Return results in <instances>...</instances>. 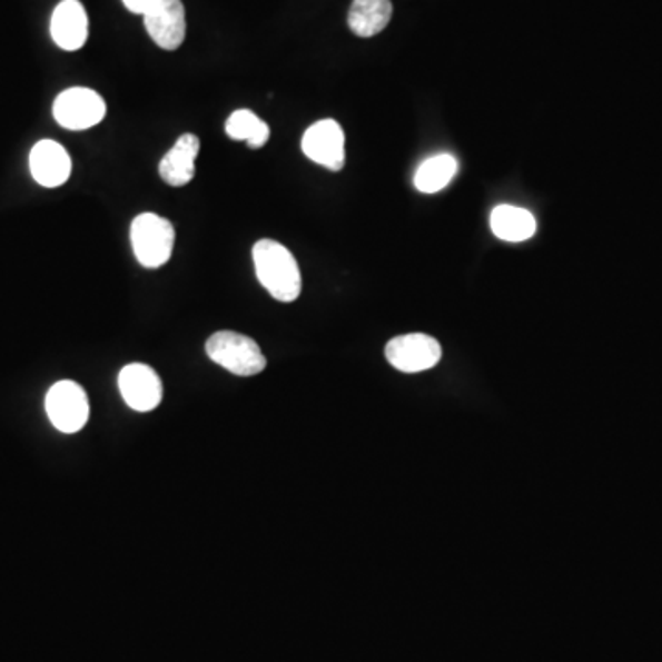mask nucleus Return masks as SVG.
Masks as SVG:
<instances>
[{"mask_svg": "<svg viewBox=\"0 0 662 662\" xmlns=\"http://www.w3.org/2000/svg\"><path fill=\"white\" fill-rule=\"evenodd\" d=\"M45 407L53 427L67 435L78 433L89 422V397L81 385L69 379L56 383L48 391Z\"/></svg>", "mask_w": 662, "mask_h": 662, "instance_id": "nucleus-4", "label": "nucleus"}, {"mask_svg": "<svg viewBox=\"0 0 662 662\" xmlns=\"http://www.w3.org/2000/svg\"><path fill=\"white\" fill-rule=\"evenodd\" d=\"M492 230L498 239L510 244H521L535 234V219L528 210L512 205H501L495 208L490 218Z\"/></svg>", "mask_w": 662, "mask_h": 662, "instance_id": "nucleus-14", "label": "nucleus"}, {"mask_svg": "<svg viewBox=\"0 0 662 662\" xmlns=\"http://www.w3.org/2000/svg\"><path fill=\"white\" fill-rule=\"evenodd\" d=\"M199 149H201V140L191 132H186L174 144V148L162 157L159 165V174L166 185L180 188L194 180Z\"/></svg>", "mask_w": 662, "mask_h": 662, "instance_id": "nucleus-12", "label": "nucleus"}, {"mask_svg": "<svg viewBox=\"0 0 662 662\" xmlns=\"http://www.w3.org/2000/svg\"><path fill=\"white\" fill-rule=\"evenodd\" d=\"M30 171L45 188H58L69 180L72 160L67 149L53 140H41L30 154Z\"/></svg>", "mask_w": 662, "mask_h": 662, "instance_id": "nucleus-11", "label": "nucleus"}, {"mask_svg": "<svg viewBox=\"0 0 662 662\" xmlns=\"http://www.w3.org/2000/svg\"><path fill=\"white\" fill-rule=\"evenodd\" d=\"M50 33L53 43L67 52L80 50L89 39V17L80 0H61L52 13Z\"/></svg>", "mask_w": 662, "mask_h": 662, "instance_id": "nucleus-10", "label": "nucleus"}, {"mask_svg": "<svg viewBox=\"0 0 662 662\" xmlns=\"http://www.w3.org/2000/svg\"><path fill=\"white\" fill-rule=\"evenodd\" d=\"M132 253L146 269L168 264L176 245V228L157 214L144 213L131 223Z\"/></svg>", "mask_w": 662, "mask_h": 662, "instance_id": "nucleus-2", "label": "nucleus"}, {"mask_svg": "<svg viewBox=\"0 0 662 662\" xmlns=\"http://www.w3.org/2000/svg\"><path fill=\"white\" fill-rule=\"evenodd\" d=\"M385 355L396 370L418 374V372L431 370L441 363L442 346L431 335H399L388 343Z\"/></svg>", "mask_w": 662, "mask_h": 662, "instance_id": "nucleus-6", "label": "nucleus"}, {"mask_svg": "<svg viewBox=\"0 0 662 662\" xmlns=\"http://www.w3.org/2000/svg\"><path fill=\"white\" fill-rule=\"evenodd\" d=\"M149 38L162 50H177L185 43L186 13L180 0H155L144 13Z\"/></svg>", "mask_w": 662, "mask_h": 662, "instance_id": "nucleus-9", "label": "nucleus"}, {"mask_svg": "<svg viewBox=\"0 0 662 662\" xmlns=\"http://www.w3.org/2000/svg\"><path fill=\"white\" fill-rule=\"evenodd\" d=\"M393 19L391 0H354L348 13V27L359 38H374Z\"/></svg>", "mask_w": 662, "mask_h": 662, "instance_id": "nucleus-13", "label": "nucleus"}, {"mask_svg": "<svg viewBox=\"0 0 662 662\" xmlns=\"http://www.w3.org/2000/svg\"><path fill=\"white\" fill-rule=\"evenodd\" d=\"M106 101L96 90L72 87L61 92L53 101V118L61 128L86 131L106 118Z\"/></svg>", "mask_w": 662, "mask_h": 662, "instance_id": "nucleus-5", "label": "nucleus"}, {"mask_svg": "<svg viewBox=\"0 0 662 662\" xmlns=\"http://www.w3.org/2000/svg\"><path fill=\"white\" fill-rule=\"evenodd\" d=\"M207 354L216 365L234 376L250 377L267 366L264 352L255 339L236 332H218L207 340Z\"/></svg>", "mask_w": 662, "mask_h": 662, "instance_id": "nucleus-3", "label": "nucleus"}, {"mask_svg": "<svg viewBox=\"0 0 662 662\" xmlns=\"http://www.w3.org/2000/svg\"><path fill=\"white\" fill-rule=\"evenodd\" d=\"M122 2L131 13L144 16L149 10V6L154 4L155 0H122Z\"/></svg>", "mask_w": 662, "mask_h": 662, "instance_id": "nucleus-17", "label": "nucleus"}, {"mask_svg": "<svg viewBox=\"0 0 662 662\" xmlns=\"http://www.w3.org/2000/svg\"><path fill=\"white\" fill-rule=\"evenodd\" d=\"M456 171H458V160L453 155H436L422 162L414 176V186L422 194H436L455 179Z\"/></svg>", "mask_w": 662, "mask_h": 662, "instance_id": "nucleus-15", "label": "nucleus"}, {"mask_svg": "<svg viewBox=\"0 0 662 662\" xmlns=\"http://www.w3.org/2000/svg\"><path fill=\"white\" fill-rule=\"evenodd\" d=\"M225 131L233 140L247 142L255 149L264 148L270 137L269 126L249 109L234 111L225 123Z\"/></svg>", "mask_w": 662, "mask_h": 662, "instance_id": "nucleus-16", "label": "nucleus"}, {"mask_svg": "<svg viewBox=\"0 0 662 662\" xmlns=\"http://www.w3.org/2000/svg\"><path fill=\"white\" fill-rule=\"evenodd\" d=\"M118 388L123 402L137 413H149L159 407L165 396V388L159 374L151 366L131 363L123 366L118 376Z\"/></svg>", "mask_w": 662, "mask_h": 662, "instance_id": "nucleus-7", "label": "nucleus"}, {"mask_svg": "<svg viewBox=\"0 0 662 662\" xmlns=\"http://www.w3.org/2000/svg\"><path fill=\"white\" fill-rule=\"evenodd\" d=\"M256 276L278 303H295L303 292V276L297 260L275 239H260L253 247Z\"/></svg>", "mask_w": 662, "mask_h": 662, "instance_id": "nucleus-1", "label": "nucleus"}, {"mask_svg": "<svg viewBox=\"0 0 662 662\" xmlns=\"http://www.w3.org/2000/svg\"><path fill=\"white\" fill-rule=\"evenodd\" d=\"M303 151L315 165L332 171L345 168V131L335 120H320L304 132Z\"/></svg>", "mask_w": 662, "mask_h": 662, "instance_id": "nucleus-8", "label": "nucleus"}]
</instances>
